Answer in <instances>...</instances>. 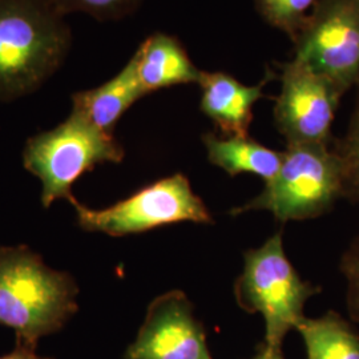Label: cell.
<instances>
[{"label":"cell","mask_w":359,"mask_h":359,"mask_svg":"<svg viewBox=\"0 0 359 359\" xmlns=\"http://www.w3.org/2000/svg\"><path fill=\"white\" fill-rule=\"evenodd\" d=\"M281 80L274 120L287 144L330 145L335 112L346 92L298 59L283 65Z\"/></svg>","instance_id":"8"},{"label":"cell","mask_w":359,"mask_h":359,"mask_svg":"<svg viewBox=\"0 0 359 359\" xmlns=\"http://www.w3.org/2000/svg\"><path fill=\"white\" fill-rule=\"evenodd\" d=\"M52 0H0V102L40 90L72 48V29Z\"/></svg>","instance_id":"1"},{"label":"cell","mask_w":359,"mask_h":359,"mask_svg":"<svg viewBox=\"0 0 359 359\" xmlns=\"http://www.w3.org/2000/svg\"><path fill=\"white\" fill-rule=\"evenodd\" d=\"M357 1H358V7H359V0H357Z\"/></svg>","instance_id":"21"},{"label":"cell","mask_w":359,"mask_h":359,"mask_svg":"<svg viewBox=\"0 0 359 359\" xmlns=\"http://www.w3.org/2000/svg\"><path fill=\"white\" fill-rule=\"evenodd\" d=\"M341 271L347 280V309L353 321L359 322V237L344 253Z\"/></svg>","instance_id":"18"},{"label":"cell","mask_w":359,"mask_h":359,"mask_svg":"<svg viewBox=\"0 0 359 359\" xmlns=\"http://www.w3.org/2000/svg\"><path fill=\"white\" fill-rule=\"evenodd\" d=\"M142 0H52L53 6L65 16L86 13L99 22L118 20L135 13Z\"/></svg>","instance_id":"16"},{"label":"cell","mask_w":359,"mask_h":359,"mask_svg":"<svg viewBox=\"0 0 359 359\" xmlns=\"http://www.w3.org/2000/svg\"><path fill=\"white\" fill-rule=\"evenodd\" d=\"M250 359H285L281 348H271L266 344L259 345L257 348V354Z\"/></svg>","instance_id":"20"},{"label":"cell","mask_w":359,"mask_h":359,"mask_svg":"<svg viewBox=\"0 0 359 359\" xmlns=\"http://www.w3.org/2000/svg\"><path fill=\"white\" fill-rule=\"evenodd\" d=\"M71 204L81 229L112 237L137 234L182 221L213 224L204 201L181 173L158 180L105 209H90L76 198Z\"/></svg>","instance_id":"6"},{"label":"cell","mask_w":359,"mask_h":359,"mask_svg":"<svg viewBox=\"0 0 359 359\" xmlns=\"http://www.w3.org/2000/svg\"><path fill=\"white\" fill-rule=\"evenodd\" d=\"M126 359H213L205 329L194 317L192 302L181 290L157 297L147 310Z\"/></svg>","instance_id":"9"},{"label":"cell","mask_w":359,"mask_h":359,"mask_svg":"<svg viewBox=\"0 0 359 359\" xmlns=\"http://www.w3.org/2000/svg\"><path fill=\"white\" fill-rule=\"evenodd\" d=\"M75 278L51 269L26 245L0 246V325L11 327L16 342L38 346L60 332L79 310Z\"/></svg>","instance_id":"2"},{"label":"cell","mask_w":359,"mask_h":359,"mask_svg":"<svg viewBox=\"0 0 359 359\" xmlns=\"http://www.w3.org/2000/svg\"><path fill=\"white\" fill-rule=\"evenodd\" d=\"M321 287L302 281L285 255L283 233H276L258 249L245 253L243 274L234 283L237 304L248 313H259L265 321V342L281 348L286 334L295 329L304 306Z\"/></svg>","instance_id":"5"},{"label":"cell","mask_w":359,"mask_h":359,"mask_svg":"<svg viewBox=\"0 0 359 359\" xmlns=\"http://www.w3.org/2000/svg\"><path fill=\"white\" fill-rule=\"evenodd\" d=\"M203 142L209 161L231 176L252 173L268 182L283 164V152H276L249 136L218 137L215 133H206Z\"/></svg>","instance_id":"13"},{"label":"cell","mask_w":359,"mask_h":359,"mask_svg":"<svg viewBox=\"0 0 359 359\" xmlns=\"http://www.w3.org/2000/svg\"><path fill=\"white\" fill-rule=\"evenodd\" d=\"M295 57L347 92L359 84L357 0H321L295 39Z\"/></svg>","instance_id":"7"},{"label":"cell","mask_w":359,"mask_h":359,"mask_svg":"<svg viewBox=\"0 0 359 359\" xmlns=\"http://www.w3.org/2000/svg\"><path fill=\"white\" fill-rule=\"evenodd\" d=\"M321 0H256L257 10L276 28L287 34L293 41L308 25Z\"/></svg>","instance_id":"15"},{"label":"cell","mask_w":359,"mask_h":359,"mask_svg":"<svg viewBox=\"0 0 359 359\" xmlns=\"http://www.w3.org/2000/svg\"><path fill=\"white\" fill-rule=\"evenodd\" d=\"M0 359H52L48 357L39 355L36 347L16 342V346L11 353L0 357Z\"/></svg>","instance_id":"19"},{"label":"cell","mask_w":359,"mask_h":359,"mask_svg":"<svg viewBox=\"0 0 359 359\" xmlns=\"http://www.w3.org/2000/svg\"><path fill=\"white\" fill-rule=\"evenodd\" d=\"M137 75L147 95L182 84H198L203 72L175 36L156 32L133 53Z\"/></svg>","instance_id":"12"},{"label":"cell","mask_w":359,"mask_h":359,"mask_svg":"<svg viewBox=\"0 0 359 359\" xmlns=\"http://www.w3.org/2000/svg\"><path fill=\"white\" fill-rule=\"evenodd\" d=\"M345 197V170L335 149L320 144H287L278 173L256 198L231 212L268 210L281 222L318 217Z\"/></svg>","instance_id":"4"},{"label":"cell","mask_w":359,"mask_h":359,"mask_svg":"<svg viewBox=\"0 0 359 359\" xmlns=\"http://www.w3.org/2000/svg\"><path fill=\"white\" fill-rule=\"evenodd\" d=\"M144 96L147 93L132 56L120 72L102 86L72 93V111L84 116L96 128L114 135L118 120Z\"/></svg>","instance_id":"11"},{"label":"cell","mask_w":359,"mask_h":359,"mask_svg":"<svg viewBox=\"0 0 359 359\" xmlns=\"http://www.w3.org/2000/svg\"><path fill=\"white\" fill-rule=\"evenodd\" d=\"M124 154L115 135L96 128L84 116L71 111L55 128L29 137L22 158L27 170L41 184V205L50 208L62 198L72 203L77 180L100 164L121 163Z\"/></svg>","instance_id":"3"},{"label":"cell","mask_w":359,"mask_h":359,"mask_svg":"<svg viewBox=\"0 0 359 359\" xmlns=\"http://www.w3.org/2000/svg\"><path fill=\"white\" fill-rule=\"evenodd\" d=\"M274 79L268 72L257 86H245L226 72H203L200 108L226 136H248L253 107L264 96V87Z\"/></svg>","instance_id":"10"},{"label":"cell","mask_w":359,"mask_h":359,"mask_svg":"<svg viewBox=\"0 0 359 359\" xmlns=\"http://www.w3.org/2000/svg\"><path fill=\"white\" fill-rule=\"evenodd\" d=\"M295 329L308 359H359V333L335 311L320 318L304 317Z\"/></svg>","instance_id":"14"},{"label":"cell","mask_w":359,"mask_h":359,"mask_svg":"<svg viewBox=\"0 0 359 359\" xmlns=\"http://www.w3.org/2000/svg\"><path fill=\"white\" fill-rule=\"evenodd\" d=\"M345 170V197L359 203V96L346 137L335 148Z\"/></svg>","instance_id":"17"}]
</instances>
